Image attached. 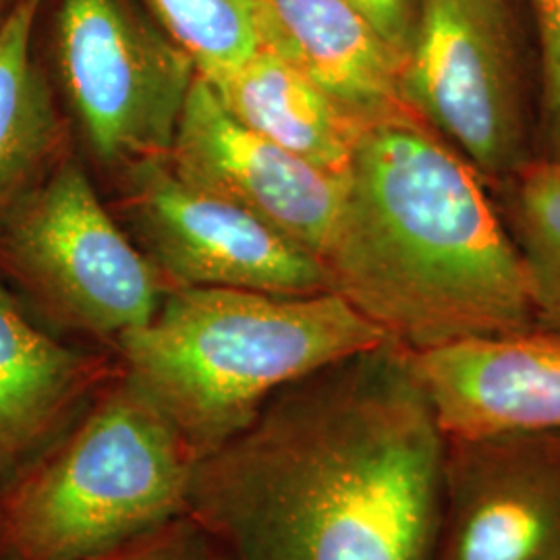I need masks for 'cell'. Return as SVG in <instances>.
I'll return each instance as SVG.
<instances>
[{"instance_id": "obj_5", "label": "cell", "mask_w": 560, "mask_h": 560, "mask_svg": "<svg viewBox=\"0 0 560 560\" xmlns=\"http://www.w3.org/2000/svg\"><path fill=\"white\" fill-rule=\"evenodd\" d=\"M0 272L44 320L110 349L173 289L71 152L0 221Z\"/></svg>"}, {"instance_id": "obj_10", "label": "cell", "mask_w": 560, "mask_h": 560, "mask_svg": "<svg viewBox=\"0 0 560 560\" xmlns=\"http://www.w3.org/2000/svg\"><path fill=\"white\" fill-rule=\"evenodd\" d=\"M180 179L324 256L339 217L342 179L233 119L198 75L166 156Z\"/></svg>"}, {"instance_id": "obj_1", "label": "cell", "mask_w": 560, "mask_h": 560, "mask_svg": "<svg viewBox=\"0 0 560 560\" xmlns=\"http://www.w3.org/2000/svg\"><path fill=\"white\" fill-rule=\"evenodd\" d=\"M444 444L409 349L386 340L196 460L185 515L231 560H436Z\"/></svg>"}, {"instance_id": "obj_18", "label": "cell", "mask_w": 560, "mask_h": 560, "mask_svg": "<svg viewBox=\"0 0 560 560\" xmlns=\"http://www.w3.org/2000/svg\"><path fill=\"white\" fill-rule=\"evenodd\" d=\"M85 560H231L201 525L179 515Z\"/></svg>"}, {"instance_id": "obj_12", "label": "cell", "mask_w": 560, "mask_h": 560, "mask_svg": "<svg viewBox=\"0 0 560 560\" xmlns=\"http://www.w3.org/2000/svg\"><path fill=\"white\" fill-rule=\"evenodd\" d=\"M119 374L117 358L60 342L0 287V492Z\"/></svg>"}, {"instance_id": "obj_3", "label": "cell", "mask_w": 560, "mask_h": 560, "mask_svg": "<svg viewBox=\"0 0 560 560\" xmlns=\"http://www.w3.org/2000/svg\"><path fill=\"white\" fill-rule=\"evenodd\" d=\"M386 340L332 291L291 298L175 287L154 318L110 351L198 460L243 432L284 386Z\"/></svg>"}, {"instance_id": "obj_11", "label": "cell", "mask_w": 560, "mask_h": 560, "mask_svg": "<svg viewBox=\"0 0 560 560\" xmlns=\"http://www.w3.org/2000/svg\"><path fill=\"white\" fill-rule=\"evenodd\" d=\"M444 436L560 432V337L527 330L409 351Z\"/></svg>"}, {"instance_id": "obj_20", "label": "cell", "mask_w": 560, "mask_h": 560, "mask_svg": "<svg viewBox=\"0 0 560 560\" xmlns=\"http://www.w3.org/2000/svg\"><path fill=\"white\" fill-rule=\"evenodd\" d=\"M368 21L400 60L409 57L418 30L420 0H347Z\"/></svg>"}, {"instance_id": "obj_7", "label": "cell", "mask_w": 560, "mask_h": 560, "mask_svg": "<svg viewBox=\"0 0 560 560\" xmlns=\"http://www.w3.org/2000/svg\"><path fill=\"white\" fill-rule=\"evenodd\" d=\"M402 96L478 175L513 177L527 161L506 0H420Z\"/></svg>"}, {"instance_id": "obj_8", "label": "cell", "mask_w": 560, "mask_h": 560, "mask_svg": "<svg viewBox=\"0 0 560 560\" xmlns=\"http://www.w3.org/2000/svg\"><path fill=\"white\" fill-rule=\"evenodd\" d=\"M120 214L171 287L272 295L330 291L320 258L229 201L185 183L166 159L120 168Z\"/></svg>"}, {"instance_id": "obj_6", "label": "cell", "mask_w": 560, "mask_h": 560, "mask_svg": "<svg viewBox=\"0 0 560 560\" xmlns=\"http://www.w3.org/2000/svg\"><path fill=\"white\" fill-rule=\"evenodd\" d=\"M60 90L94 156L115 168L166 159L194 62L131 0H57Z\"/></svg>"}, {"instance_id": "obj_16", "label": "cell", "mask_w": 560, "mask_h": 560, "mask_svg": "<svg viewBox=\"0 0 560 560\" xmlns=\"http://www.w3.org/2000/svg\"><path fill=\"white\" fill-rule=\"evenodd\" d=\"M513 219L534 326L560 337V159L525 162Z\"/></svg>"}, {"instance_id": "obj_2", "label": "cell", "mask_w": 560, "mask_h": 560, "mask_svg": "<svg viewBox=\"0 0 560 560\" xmlns=\"http://www.w3.org/2000/svg\"><path fill=\"white\" fill-rule=\"evenodd\" d=\"M322 264L330 291L409 351L536 328L478 171L418 115L361 131Z\"/></svg>"}, {"instance_id": "obj_13", "label": "cell", "mask_w": 560, "mask_h": 560, "mask_svg": "<svg viewBox=\"0 0 560 560\" xmlns=\"http://www.w3.org/2000/svg\"><path fill=\"white\" fill-rule=\"evenodd\" d=\"M261 48L314 81L361 131L416 115L399 55L347 0H260Z\"/></svg>"}, {"instance_id": "obj_14", "label": "cell", "mask_w": 560, "mask_h": 560, "mask_svg": "<svg viewBox=\"0 0 560 560\" xmlns=\"http://www.w3.org/2000/svg\"><path fill=\"white\" fill-rule=\"evenodd\" d=\"M233 119L282 150L342 179L361 129L298 67L260 48L217 80H206Z\"/></svg>"}, {"instance_id": "obj_9", "label": "cell", "mask_w": 560, "mask_h": 560, "mask_svg": "<svg viewBox=\"0 0 560 560\" xmlns=\"http://www.w3.org/2000/svg\"><path fill=\"white\" fill-rule=\"evenodd\" d=\"M436 560H560V432L446 436Z\"/></svg>"}, {"instance_id": "obj_15", "label": "cell", "mask_w": 560, "mask_h": 560, "mask_svg": "<svg viewBox=\"0 0 560 560\" xmlns=\"http://www.w3.org/2000/svg\"><path fill=\"white\" fill-rule=\"evenodd\" d=\"M44 0H20L0 27V221L71 150L69 127L34 55Z\"/></svg>"}, {"instance_id": "obj_17", "label": "cell", "mask_w": 560, "mask_h": 560, "mask_svg": "<svg viewBox=\"0 0 560 560\" xmlns=\"http://www.w3.org/2000/svg\"><path fill=\"white\" fill-rule=\"evenodd\" d=\"M161 30L194 62L203 80H217L261 48L260 0H145Z\"/></svg>"}, {"instance_id": "obj_21", "label": "cell", "mask_w": 560, "mask_h": 560, "mask_svg": "<svg viewBox=\"0 0 560 560\" xmlns=\"http://www.w3.org/2000/svg\"><path fill=\"white\" fill-rule=\"evenodd\" d=\"M20 0H0V27L4 25V21L9 20V15L13 13V9L18 7Z\"/></svg>"}, {"instance_id": "obj_19", "label": "cell", "mask_w": 560, "mask_h": 560, "mask_svg": "<svg viewBox=\"0 0 560 560\" xmlns=\"http://www.w3.org/2000/svg\"><path fill=\"white\" fill-rule=\"evenodd\" d=\"M541 62V104L550 159H560V0H529Z\"/></svg>"}, {"instance_id": "obj_4", "label": "cell", "mask_w": 560, "mask_h": 560, "mask_svg": "<svg viewBox=\"0 0 560 560\" xmlns=\"http://www.w3.org/2000/svg\"><path fill=\"white\" fill-rule=\"evenodd\" d=\"M196 455L122 374L0 492V560H85L185 515Z\"/></svg>"}]
</instances>
